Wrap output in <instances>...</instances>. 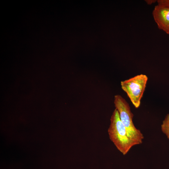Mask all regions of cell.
I'll return each instance as SVG.
<instances>
[{
	"label": "cell",
	"mask_w": 169,
	"mask_h": 169,
	"mask_svg": "<svg viewBox=\"0 0 169 169\" xmlns=\"http://www.w3.org/2000/svg\"><path fill=\"white\" fill-rule=\"evenodd\" d=\"M145 1L147 4L151 5L153 4V3H154L156 2H157V0L156 1L155 0H145Z\"/></svg>",
	"instance_id": "52a82bcc"
},
{
	"label": "cell",
	"mask_w": 169,
	"mask_h": 169,
	"mask_svg": "<svg viewBox=\"0 0 169 169\" xmlns=\"http://www.w3.org/2000/svg\"><path fill=\"white\" fill-rule=\"evenodd\" d=\"M154 19L159 29L169 32V8L157 4L152 11Z\"/></svg>",
	"instance_id": "277c9868"
},
{
	"label": "cell",
	"mask_w": 169,
	"mask_h": 169,
	"mask_svg": "<svg viewBox=\"0 0 169 169\" xmlns=\"http://www.w3.org/2000/svg\"><path fill=\"white\" fill-rule=\"evenodd\" d=\"M168 34L169 35V33H168Z\"/></svg>",
	"instance_id": "ba28073f"
},
{
	"label": "cell",
	"mask_w": 169,
	"mask_h": 169,
	"mask_svg": "<svg viewBox=\"0 0 169 169\" xmlns=\"http://www.w3.org/2000/svg\"><path fill=\"white\" fill-rule=\"evenodd\" d=\"M148 79L146 75L141 74L120 82L122 89L126 93L136 108L140 106Z\"/></svg>",
	"instance_id": "3957f363"
},
{
	"label": "cell",
	"mask_w": 169,
	"mask_h": 169,
	"mask_svg": "<svg viewBox=\"0 0 169 169\" xmlns=\"http://www.w3.org/2000/svg\"><path fill=\"white\" fill-rule=\"evenodd\" d=\"M162 132L169 140V114L166 115L161 125Z\"/></svg>",
	"instance_id": "5b68a950"
},
{
	"label": "cell",
	"mask_w": 169,
	"mask_h": 169,
	"mask_svg": "<svg viewBox=\"0 0 169 169\" xmlns=\"http://www.w3.org/2000/svg\"><path fill=\"white\" fill-rule=\"evenodd\" d=\"M114 104L115 109L118 111L120 120L125 128L129 138L134 146L141 144L144 137L133 123L134 115L128 103L120 95H116L114 96Z\"/></svg>",
	"instance_id": "6da1fadb"
},
{
	"label": "cell",
	"mask_w": 169,
	"mask_h": 169,
	"mask_svg": "<svg viewBox=\"0 0 169 169\" xmlns=\"http://www.w3.org/2000/svg\"><path fill=\"white\" fill-rule=\"evenodd\" d=\"M157 4L169 8V0H158Z\"/></svg>",
	"instance_id": "8992f818"
},
{
	"label": "cell",
	"mask_w": 169,
	"mask_h": 169,
	"mask_svg": "<svg viewBox=\"0 0 169 169\" xmlns=\"http://www.w3.org/2000/svg\"><path fill=\"white\" fill-rule=\"evenodd\" d=\"M108 133L110 140L124 155L126 154L134 146L128 137L125 128L120 120L118 111L115 109L110 117Z\"/></svg>",
	"instance_id": "7a4b0ae2"
}]
</instances>
